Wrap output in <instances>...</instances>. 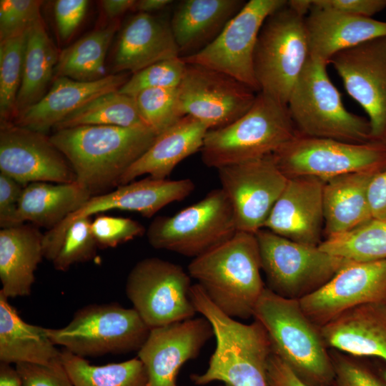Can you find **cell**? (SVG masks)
Wrapping results in <instances>:
<instances>
[{"mask_svg":"<svg viewBox=\"0 0 386 386\" xmlns=\"http://www.w3.org/2000/svg\"><path fill=\"white\" fill-rule=\"evenodd\" d=\"M157 137L147 127L84 125L55 130L49 138L70 164L76 182L93 196L119 186Z\"/></svg>","mask_w":386,"mask_h":386,"instance_id":"cell-1","label":"cell"},{"mask_svg":"<svg viewBox=\"0 0 386 386\" xmlns=\"http://www.w3.org/2000/svg\"><path fill=\"white\" fill-rule=\"evenodd\" d=\"M190 296L197 312L210 323L216 339L215 350L202 374L190 376L197 385L220 381L225 386H269L267 366L272 353L268 334L254 320L244 324L219 309L197 284Z\"/></svg>","mask_w":386,"mask_h":386,"instance_id":"cell-2","label":"cell"},{"mask_svg":"<svg viewBox=\"0 0 386 386\" xmlns=\"http://www.w3.org/2000/svg\"><path fill=\"white\" fill-rule=\"evenodd\" d=\"M187 270L223 312L233 318L253 317L266 287L255 234L237 231L225 242L192 259Z\"/></svg>","mask_w":386,"mask_h":386,"instance_id":"cell-3","label":"cell"},{"mask_svg":"<svg viewBox=\"0 0 386 386\" xmlns=\"http://www.w3.org/2000/svg\"><path fill=\"white\" fill-rule=\"evenodd\" d=\"M253 317L265 328L272 352L308 386H332L335 372L320 328L297 300L282 297L267 287Z\"/></svg>","mask_w":386,"mask_h":386,"instance_id":"cell-4","label":"cell"},{"mask_svg":"<svg viewBox=\"0 0 386 386\" xmlns=\"http://www.w3.org/2000/svg\"><path fill=\"white\" fill-rule=\"evenodd\" d=\"M298 134L287 106L259 92L252 107L232 124L209 129L200 150L215 169L274 153Z\"/></svg>","mask_w":386,"mask_h":386,"instance_id":"cell-5","label":"cell"},{"mask_svg":"<svg viewBox=\"0 0 386 386\" xmlns=\"http://www.w3.org/2000/svg\"><path fill=\"white\" fill-rule=\"evenodd\" d=\"M327 64L310 57L287 102L299 134L352 143L373 140L368 119L347 111Z\"/></svg>","mask_w":386,"mask_h":386,"instance_id":"cell-6","label":"cell"},{"mask_svg":"<svg viewBox=\"0 0 386 386\" xmlns=\"http://www.w3.org/2000/svg\"><path fill=\"white\" fill-rule=\"evenodd\" d=\"M305 16L287 1L266 19L255 46L254 71L259 92L286 105L310 59Z\"/></svg>","mask_w":386,"mask_h":386,"instance_id":"cell-7","label":"cell"},{"mask_svg":"<svg viewBox=\"0 0 386 386\" xmlns=\"http://www.w3.org/2000/svg\"><path fill=\"white\" fill-rule=\"evenodd\" d=\"M150 330L133 307L112 302L84 306L66 326L47 333L56 345L85 357L138 352Z\"/></svg>","mask_w":386,"mask_h":386,"instance_id":"cell-8","label":"cell"},{"mask_svg":"<svg viewBox=\"0 0 386 386\" xmlns=\"http://www.w3.org/2000/svg\"><path fill=\"white\" fill-rule=\"evenodd\" d=\"M237 232L233 208L221 189L172 216H157L146 235L157 249L197 257L232 238Z\"/></svg>","mask_w":386,"mask_h":386,"instance_id":"cell-9","label":"cell"},{"mask_svg":"<svg viewBox=\"0 0 386 386\" xmlns=\"http://www.w3.org/2000/svg\"><path fill=\"white\" fill-rule=\"evenodd\" d=\"M255 235L266 287L284 298L300 300L312 294L350 261L319 246L296 242L266 229Z\"/></svg>","mask_w":386,"mask_h":386,"instance_id":"cell-10","label":"cell"},{"mask_svg":"<svg viewBox=\"0 0 386 386\" xmlns=\"http://www.w3.org/2000/svg\"><path fill=\"white\" fill-rule=\"evenodd\" d=\"M287 177L327 179L351 173L377 174L386 169V140L352 143L297 134L273 153Z\"/></svg>","mask_w":386,"mask_h":386,"instance_id":"cell-11","label":"cell"},{"mask_svg":"<svg viewBox=\"0 0 386 386\" xmlns=\"http://www.w3.org/2000/svg\"><path fill=\"white\" fill-rule=\"evenodd\" d=\"M191 277L182 266L158 257L135 264L126 282L133 308L152 329L194 317Z\"/></svg>","mask_w":386,"mask_h":386,"instance_id":"cell-12","label":"cell"},{"mask_svg":"<svg viewBox=\"0 0 386 386\" xmlns=\"http://www.w3.org/2000/svg\"><path fill=\"white\" fill-rule=\"evenodd\" d=\"M287 2L249 1L210 44L182 59L187 64H199L229 75L259 93L253 63L257 37L266 19Z\"/></svg>","mask_w":386,"mask_h":386,"instance_id":"cell-13","label":"cell"},{"mask_svg":"<svg viewBox=\"0 0 386 386\" xmlns=\"http://www.w3.org/2000/svg\"><path fill=\"white\" fill-rule=\"evenodd\" d=\"M194 187V182L189 178L169 180L148 177L120 185L110 192L93 195L79 209L44 234V258L52 262L66 231L77 219L114 209L152 217L165 206L187 197Z\"/></svg>","mask_w":386,"mask_h":386,"instance_id":"cell-14","label":"cell"},{"mask_svg":"<svg viewBox=\"0 0 386 386\" xmlns=\"http://www.w3.org/2000/svg\"><path fill=\"white\" fill-rule=\"evenodd\" d=\"M178 94L182 112L209 129L226 127L243 116L257 94L250 87L224 73L186 63Z\"/></svg>","mask_w":386,"mask_h":386,"instance_id":"cell-15","label":"cell"},{"mask_svg":"<svg viewBox=\"0 0 386 386\" xmlns=\"http://www.w3.org/2000/svg\"><path fill=\"white\" fill-rule=\"evenodd\" d=\"M221 189L233 208L237 231L255 234L263 229L288 178L273 154L217 169Z\"/></svg>","mask_w":386,"mask_h":386,"instance_id":"cell-16","label":"cell"},{"mask_svg":"<svg viewBox=\"0 0 386 386\" xmlns=\"http://www.w3.org/2000/svg\"><path fill=\"white\" fill-rule=\"evenodd\" d=\"M329 64L367 113L373 140H386V36L341 51Z\"/></svg>","mask_w":386,"mask_h":386,"instance_id":"cell-17","label":"cell"},{"mask_svg":"<svg viewBox=\"0 0 386 386\" xmlns=\"http://www.w3.org/2000/svg\"><path fill=\"white\" fill-rule=\"evenodd\" d=\"M0 172L24 187L76 182L72 167L49 137L13 122L0 123Z\"/></svg>","mask_w":386,"mask_h":386,"instance_id":"cell-18","label":"cell"},{"mask_svg":"<svg viewBox=\"0 0 386 386\" xmlns=\"http://www.w3.org/2000/svg\"><path fill=\"white\" fill-rule=\"evenodd\" d=\"M299 301L319 327L352 307L386 302V259L349 261L325 285Z\"/></svg>","mask_w":386,"mask_h":386,"instance_id":"cell-19","label":"cell"},{"mask_svg":"<svg viewBox=\"0 0 386 386\" xmlns=\"http://www.w3.org/2000/svg\"><path fill=\"white\" fill-rule=\"evenodd\" d=\"M214 336L204 317L154 327L137 352L148 377V386H177L182 366L198 357Z\"/></svg>","mask_w":386,"mask_h":386,"instance_id":"cell-20","label":"cell"},{"mask_svg":"<svg viewBox=\"0 0 386 386\" xmlns=\"http://www.w3.org/2000/svg\"><path fill=\"white\" fill-rule=\"evenodd\" d=\"M324 184V179L312 176L288 178L263 229L296 242L319 246L323 241Z\"/></svg>","mask_w":386,"mask_h":386,"instance_id":"cell-21","label":"cell"},{"mask_svg":"<svg viewBox=\"0 0 386 386\" xmlns=\"http://www.w3.org/2000/svg\"><path fill=\"white\" fill-rule=\"evenodd\" d=\"M127 80V75L122 73L109 74L94 81L55 78L45 96L19 113L13 123L45 134L94 99L118 91Z\"/></svg>","mask_w":386,"mask_h":386,"instance_id":"cell-22","label":"cell"},{"mask_svg":"<svg viewBox=\"0 0 386 386\" xmlns=\"http://www.w3.org/2000/svg\"><path fill=\"white\" fill-rule=\"evenodd\" d=\"M310 57L329 64L337 53L386 36V21L312 6L305 16Z\"/></svg>","mask_w":386,"mask_h":386,"instance_id":"cell-23","label":"cell"},{"mask_svg":"<svg viewBox=\"0 0 386 386\" xmlns=\"http://www.w3.org/2000/svg\"><path fill=\"white\" fill-rule=\"evenodd\" d=\"M180 56L170 23L147 13L132 16L122 29L114 52L115 73L134 74L155 63Z\"/></svg>","mask_w":386,"mask_h":386,"instance_id":"cell-24","label":"cell"},{"mask_svg":"<svg viewBox=\"0 0 386 386\" xmlns=\"http://www.w3.org/2000/svg\"><path fill=\"white\" fill-rule=\"evenodd\" d=\"M320 328L328 348L386 362V302L352 307Z\"/></svg>","mask_w":386,"mask_h":386,"instance_id":"cell-25","label":"cell"},{"mask_svg":"<svg viewBox=\"0 0 386 386\" xmlns=\"http://www.w3.org/2000/svg\"><path fill=\"white\" fill-rule=\"evenodd\" d=\"M209 127L196 118L186 115L159 134L147 152L124 173L120 185L147 174L166 179L182 160L200 151Z\"/></svg>","mask_w":386,"mask_h":386,"instance_id":"cell-26","label":"cell"},{"mask_svg":"<svg viewBox=\"0 0 386 386\" xmlns=\"http://www.w3.org/2000/svg\"><path fill=\"white\" fill-rule=\"evenodd\" d=\"M43 236L29 224L0 230V292L8 298L29 296L35 271L44 258Z\"/></svg>","mask_w":386,"mask_h":386,"instance_id":"cell-27","label":"cell"},{"mask_svg":"<svg viewBox=\"0 0 386 386\" xmlns=\"http://www.w3.org/2000/svg\"><path fill=\"white\" fill-rule=\"evenodd\" d=\"M241 0H184L177 6L170 26L182 57L210 44L243 7Z\"/></svg>","mask_w":386,"mask_h":386,"instance_id":"cell-28","label":"cell"},{"mask_svg":"<svg viewBox=\"0 0 386 386\" xmlns=\"http://www.w3.org/2000/svg\"><path fill=\"white\" fill-rule=\"evenodd\" d=\"M375 174L351 173L325 180L322 192L325 239L351 231L372 219L368 188Z\"/></svg>","mask_w":386,"mask_h":386,"instance_id":"cell-29","label":"cell"},{"mask_svg":"<svg viewBox=\"0 0 386 386\" xmlns=\"http://www.w3.org/2000/svg\"><path fill=\"white\" fill-rule=\"evenodd\" d=\"M47 328L24 321L0 292V362L49 364L61 358Z\"/></svg>","mask_w":386,"mask_h":386,"instance_id":"cell-30","label":"cell"},{"mask_svg":"<svg viewBox=\"0 0 386 386\" xmlns=\"http://www.w3.org/2000/svg\"><path fill=\"white\" fill-rule=\"evenodd\" d=\"M91 194L76 182L52 184L32 182L24 187L17 219L51 229L79 209Z\"/></svg>","mask_w":386,"mask_h":386,"instance_id":"cell-31","label":"cell"},{"mask_svg":"<svg viewBox=\"0 0 386 386\" xmlns=\"http://www.w3.org/2000/svg\"><path fill=\"white\" fill-rule=\"evenodd\" d=\"M59 56L43 19L39 20L26 32L22 79L16 99L18 115L39 102L47 93L54 79Z\"/></svg>","mask_w":386,"mask_h":386,"instance_id":"cell-32","label":"cell"},{"mask_svg":"<svg viewBox=\"0 0 386 386\" xmlns=\"http://www.w3.org/2000/svg\"><path fill=\"white\" fill-rule=\"evenodd\" d=\"M119 26V20H114L61 51L54 79L68 77L79 81H94L106 77V54Z\"/></svg>","mask_w":386,"mask_h":386,"instance_id":"cell-33","label":"cell"},{"mask_svg":"<svg viewBox=\"0 0 386 386\" xmlns=\"http://www.w3.org/2000/svg\"><path fill=\"white\" fill-rule=\"evenodd\" d=\"M61 360L74 386H148L146 370L138 357L94 365L64 349Z\"/></svg>","mask_w":386,"mask_h":386,"instance_id":"cell-34","label":"cell"},{"mask_svg":"<svg viewBox=\"0 0 386 386\" xmlns=\"http://www.w3.org/2000/svg\"><path fill=\"white\" fill-rule=\"evenodd\" d=\"M84 125L147 127L139 114L135 97L118 91L94 99L69 114L54 129L58 130Z\"/></svg>","mask_w":386,"mask_h":386,"instance_id":"cell-35","label":"cell"},{"mask_svg":"<svg viewBox=\"0 0 386 386\" xmlns=\"http://www.w3.org/2000/svg\"><path fill=\"white\" fill-rule=\"evenodd\" d=\"M319 247L350 261L386 259V219H372L351 231L325 238Z\"/></svg>","mask_w":386,"mask_h":386,"instance_id":"cell-36","label":"cell"},{"mask_svg":"<svg viewBox=\"0 0 386 386\" xmlns=\"http://www.w3.org/2000/svg\"><path fill=\"white\" fill-rule=\"evenodd\" d=\"M26 33L0 42V123L18 116L16 99L21 86Z\"/></svg>","mask_w":386,"mask_h":386,"instance_id":"cell-37","label":"cell"},{"mask_svg":"<svg viewBox=\"0 0 386 386\" xmlns=\"http://www.w3.org/2000/svg\"><path fill=\"white\" fill-rule=\"evenodd\" d=\"M177 88L147 89L134 96L142 120L157 136L184 117Z\"/></svg>","mask_w":386,"mask_h":386,"instance_id":"cell-38","label":"cell"},{"mask_svg":"<svg viewBox=\"0 0 386 386\" xmlns=\"http://www.w3.org/2000/svg\"><path fill=\"white\" fill-rule=\"evenodd\" d=\"M90 217L72 222L65 232L59 249L51 263L55 269L65 272L72 265L94 259L98 245L91 228Z\"/></svg>","mask_w":386,"mask_h":386,"instance_id":"cell-39","label":"cell"},{"mask_svg":"<svg viewBox=\"0 0 386 386\" xmlns=\"http://www.w3.org/2000/svg\"><path fill=\"white\" fill-rule=\"evenodd\" d=\"M186 64L181 56L155 63L133 74L118 91L134 97L147 89L177 88L182 80Z\"/></svg>","mask_w":386,"mask_h":386,"instance_id":"cell-40","label":"cell"},{"mask_svg":"<svg viewBox=\"0 0 386 386\" xmlns=\"http://www.w3.org/2000/svg\"><path fill=\"white\" fill-rule=\"evenodd\" d=\"M330 352L335 372L332 386H386L382 371L360 357L333 349Z\"/></svg>","mask_w":386,"mask_h":386,"instance_id":"cell-41","label":"cell"},{"mask_svg":"<svg viewBox=\"0 0 386 386\" xmlns=\"http://www.w3.org/2000/svg\"><path fill=\"white\" fill-rule=\"evenodd\" d=\"M40 0L0 1V42L17 36L41 19Z\"/></svg>","mask_w":386,"mask_h":386,"instance_id":"cell-42","label":"cell"},{"mask_svg":"<svg viewBox=\"0 0 386 386\" xmlns=\"http://www.w3.org/2000/svg\"><path fill=\"white\" fill-rule=\"evenodd\" d=\"M99 248L115 247L146 233L139 222L127 217L96 216L91 224Z\"/></svg>","mask_w":386,"mask_h":386,"instance_id":"cell-43","label":"cell"},{"mask_svg":"<svg viewBox=\"0 0 386 386\" xmlns=\"http://www.w3.org/2000/svg\"><path fill=\"white\" fill-rule=\"evenodd\" d=\"M15 368L22 386H74L61 358L45 365L19 362Z\"/></svg>","mask_w":386,"mask_h":386,"instance_id":"cell-44","label":"cell"},{"mask_svg":"<svg viewBox=\"0 0 386 386\" xmlns=\"http://www.w3.org/2000/svg\"><path fill=\"white\" fill-rule=\"evenodd\" d=\"M86 0H57L54 4V14L57 32L63 41H66L82 22L88 5Z\"/></svg>","mask_w":386,"mask_h":386,"instance_id":"cell-45","label":"cell"},{"mask_svg":"<svg viewBox=\"0 0 386 386\" xmlns=\"http://www.w3.org/2000/svg\"><path fill=\"white\" fill-rule=\"evenodd\" d=\"M24 186L0 172V227L1 229L19 225L18 204Z\"/></svg>","mask_w":386,"mask_h":386,"instance_id":"cell-46","label":"cell"},{"mask_svg":"<svg viewBox=\"0 0 386 386\" xmlns=\"http://www.w3.org/2000/svg\"><path fill=\"white\" fill-rule=\"evenodd\" d=\"M311 4L350 15L372 17L386 8V0H311Z\"/></svg>","mask_w":386,"mask_h":386,"instance_id":"cell-47","label":"cell"},{"mask_svg":"<svg viewBox=\"0 0 386 386\" xmlns=\"http://www.w3.org/2000/svg\"><path fill=\"white\" fill-rule=\"evenodd\" d=\"M269 386H308L273 352L267 366Z\"/></svg>","mask_w":386,"mask_h":386,"instance_id":"cell-48","label":"cell"},{"mask_svg":"<svg viewBox=\"0 0 386 386\" xmlns=\"http://www.w3.org/2000/svg\"><path fill=\"white\" fill-rule=\"evenodd\" d=\"M368 199L372 219H386V169L371 179Z\"/></svg>","mask_w":386,"mask_h":386,"instance_id":"cell-49","label":"cell"},{"mask_svg":"<svg viewBox=\"0 0 386 386\" xmlns=\"http://www.w3.org/2000/svg\"><path fill=\"white\" fill-rule=\"evenodd\" d=\"M135 1L134 0H103L100 3L104 14L109 19L117 20L120 15L132 9Z\"/></svg>","mask_w":386,"mask_h":386,"instance_id":"cell-50","label":"cell"},{"mask_svg":"<svg viewBox=\"0 0 386 386\" xmlns=\"http://www.w3.org/2000/svg\"><path fill=\"white\" fill-rule=\"evenodd\" d=\"M0 386H22L19 373L11 364L0 362Z\"/></svg>","mask_w":386,"mask_h":386,"instance_id":"cell-51","label":"cell"},{"mask_svg":"<svg viewBox=\"0 0 386 386\" xmlns=\"http://www.w3.org/2000/svg\"><path fill=\"white\" fill-rule=\"evenodd\" d=\"M172 2L170 0H139L135 1L132 9L139 13L149 14L163 9Z\"/></svg>","mask_w":386,"mask_h":386,"instance_id":"cell-52","label":"cell"},{"mask_svg":"<svg viewBox=\"0 0 386 386\" xmlns=\"http://www.w3.org/2000/svg\"><path fill=\"white\" fill-rule=\"evenodd\" d=\"M382 373L384 377H385V380H386V370H382Z\"/></svg>","mask_w":386,"mask_h":386,"instance_id":"cell-53","label":"cell"}]
</instances>
